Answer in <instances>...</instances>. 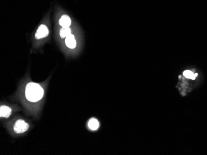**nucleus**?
<instances>
[{
	"instance_id": "1",
	"label": "nucleus",
	"mask_w": 207,
	"mask_h": 155,
	"mask_svg": "<svg viewBox=\"0 0 207 155\" xmlns=\"http://www.w3.org/2000/svg\"><path fill=\"white\" fill-rule=\"evenodd\" d=\"M25 94L28 101L31 102H37L43 98L44 90L39 84L30 82L26 85Z\"/></svg>"
},
{
	"instance_id": "2",
	"label": "nucleus",
	"mask_w": 207,
	"mask_h": 155,
	"mask_svg": "<svg viewBox=\"0 0 207 155\" xmlns=\"http://www.w3.org/2000/svg\"><path fill=\"white\" fill-rule=\"evenodd\" d=\"M29 128V124H27V122H26L24 120L19 119L17 120L14 127V131L16 133V134H22L25 132H26Z\"/></svg>"
},
{
	"instance_id": "3",
	"label": "nucleus",
	"mask_w": 207,
	"mask_h": 155,
	"mask_svg": "<svg viewBox=\"0 0 207 155\" xmlns=\"http://www.w3.org/2000/svg\"><path fill=\"white\" fill-rule=\"evenodd\" d=\"M48 33L49 31L48 28L44 25H41L38 28L35 37L37 39H43L44 37H46L48 35Z\"/></svg>"
},
{
	"instance_id": "4",
	"label": "nucleus",
	"mask_w": 207,
	"mask_h": 155,
	"mask_svg": "<svg viewBox=\"0 0 207 155\" xmlns=\"http://www.w3.org/2000/svg\"><path fill=\"white\" fill-rule=\"evenodd\" d=\"M65 43H66V45L68 48H70L71 49L75 48L76 46V42L75 39L74 35L72 34H70V35L67 37L65 39Z\"/></svg>"
},
{
	"instance_id": "5",
	"label": "nucleus",
	"mask_w": 207,
	"mask_h": 155,
	"mask_svg": "<svg viewBox=\"0 0 207 155\" xmlns=\"http://www.w3.org/2000/svg\"><path fill=\"white\" fill-rule=\"evenodd\" d=\"M71 21L70 18L68 16H63L60 21H59V24L62 27H69L71 25Z\"/></svg>"
},
{
	"instance_id": "6",
	"label": "nucleus",
	"mask_w": 207,
	"mask_h": 155,
	"mask_svg": "<svg viewBox=\"0 0 207 155\" xmlns=\"http://www.w3.org/2000/svg\"><path fill=\"white\" fill-rule=\"evenodd\" d=\"M11 114V109L7 106H1L0 108V116L7 118Z\"/></svg>"
},
{
	"instance_id": "7",
	"label": "nucleus",
	"mask_w": 207,
	"mask_h": 155,
	"mask_svg": "<svg viewBox=\"0 0 207 155\" xmlns=\"http://www.w3.org/2000/svg\"><path fill=\"white\" fill-rule=\"evenodd\" d=\"M88 127L92 130H96L99 127V122L96 119H91L88 122Z\"/></svg>"
},
{
	"instance_id": "8",
	"label": "nucleus",
	"mask_w": 207,
	"mask_h": 155,
	"mask_svg": "<svg viewBox=\"0 0 207 155\" xmlns=\"http://www.w3.org/2000/svg\"><path fill=\"white\" fill-rule=\"evenodd\" d=\"M71 29L70 27H62L60 31V35L61 38L63 39L71 34Z\"/></svg>"
},
{
	"instance_id": "9",
	"label": "nucleus",
	"mask_w": 207,
	"mask_h": 155,
	"mask_svg": "<svg viewBox=\"0 0 207 155\" xmlns=\"http://www.w3.org/2000/svg\"><path fill=\"white\" fill-rule=\"evenodd\" d=\"M183 75L185 78H190V79H192V80H195V78H196V77H197V76H198V74L197 73L194 74L192 71H188V70L184 71V73H183Z\"/></svg>"
}]
</instances>
